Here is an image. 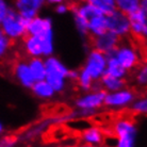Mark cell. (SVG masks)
<instances>
[{
	"mask_svg": "<svg viewBox=\"0 0 147 147\" xmlns=\"http://www.w3.org/2000/svg\"><path fill=\"white\" fill-rule=\"evenodd\" d=\"M113 147H136L139 129L132 117L121 116L116 118L112 124Z\"/></svg>",
	"mask_w": 147,
	"mask_h": 147,
	"instance_id": "cell-1",
	"label": "cell"
},
{
	"mask_svg": "<svg viewBox=\"0 0 147 147\" xmlns=\"http://www.w3.org/2000/svg\"><path fill=\"white\" fill-rule=\"evenodd\" d=\"M45 67H46V77L45 80L50 84L55 94H62L66 91L68 80L67 74L69 68L55 55H50L44 59Z\"/></svg>",
	"mask_w": 147,
	"mask_h": 147,
	"instance_id": "cell-2",
	"label": "cell"
},
{
	"mask_svg": "<svg viewBox=\"0 0 147 147\" xmlns=\"http://www.w3.org/2000/svg\"><path fill=\"white\" fill-rule=\"evenodd\" d=\"M113 55L129 74L134 71L143 61L140 49L126 38L121 40L119 45L113 51Z\"/></svg>",
	"mask_w": 147,
	"mask_h": 147,
	"instance_id": "cell-3",
	"label": "cell"
},
{
	"mask_svg": "<svg viewBox=\"0 0 147 147\" xmlns=\"http://www.w3.org/2000/svg\"><path fill=\"white\" fill-rule=\"evenodd\" d=\"M27 24L28 22L26 19L22 18L12 7L1 22L0 30L12 42L22 40L27 36Z\"/></svg>",
	"mask_w": 147,
	"mask_h": 147,
	"instance_id": "cell-4",
	"label": "cell"
},
{
	"mask_svg": "<svg viewBox=\"0 0 147 147\" xmlns=\"http://www.w3.org/2000/svg\"><path fill=\"white\" fill-rule=\"evenodd\" d=\"M106 67H107V55L102 52H99L98 50L90 48L85 57L82 69L96 82L105 76Z\"/></svg>",
	"mask_w": 147,
	"mask_h": 147,
	"instance_id": "cell-5",
	"label": "cell"
},
{
	"mask_svg": "<svg viewBox=\"0 0 147 147\" xmlns=\"http://www.w3.org/2000/svg\"><path fill=\"white\" fill-rule=\"evenodd\" d=\"M106 92L103 90H92L76 97L74 100V106L76 110L88 111L96 114L97 111L103 107Z\"/></svg>",
	"mask_w": 147,
	"mask_h": 147,
	"instance_id": "cell-6",
	"label": "cell"
},
{
	"mask_svg": "<svg viewBox=\"0 0 147 147\" xmlns=\"http://www.w3.org/2000/svg\"><path fill=\"white\" fill-rule=\"evenodd\" d=\"M138 94L132 88H126L118 90L116 92L106 93L103 107L111 109V110H123L130 107L133 100L136 98Z\"/></svg>",
	"mask_w": 147,
	"mask_h": 147,
	"instance_id": "cell-7",
	"label": "cell"
},
{
	"mask_svg": "<svg viewBox=\"0 0 147 147\" xmlns=\"http://www.w3.org/2000/svg\"><path fill=\"white\" fill-rule=\"evenodd\" d=\"M107 31H110L117 35L121 40L128 38L130 35V22L128 15L119 11H114L113 13L107 15Z\"/></svg>",
	"mask_w": 147,
	"mask_h": 147,
	"instance_id": "cell-8",
	"label": "cell"
},
{
	"mask_svg": "<svg viewBox=\"0 0 147 147\" xmlns=\"http://www.w3.org/2000/svg\"><path fill=\"white\" fill-rule=\"evenodd\" d=\"M130 22V35L139 40H145L147 36V9L139 7L128 15Z\"/></svg>",
	"mask_w": 147,
	"mask_h": 147,
	"instance_id": "cell-9",
	"label": "cell"
},
{
	"mask_svg": "<svg viewBox=\"0 0 147 147\" xmlns=\"http://www.w3.org/2000/svg\"><path fill=\"white\" fill-rule=\"evenodd\" d=\"M121 40L117 35L110 31H106L105 33L91 38V48L102 52L105 55H109L116 49Z\"/></svg>",
	"mask_w": 147,
	"mask_h": 147,
	"instance_id": "cell-10",
	"label": "cell"
},
{
	"mask_svg": "<svg viewBox=\"0 0 147 147\" xmlns=\"http://www.w3.org/2000/svg\"><path fill=\"white\" fill-rule=\"evenodd\" d=\"M13 77L19 84L22 85L24 88L30 90L34 84L33 76L31 74V70L29 68V64H28V60L25 59H19L14 63L13 68Z\"/></svg>",
	"mask_w": 147,
	"mask_h": 147,
	"instance_id": "cell-11",
	"label": "cell"
},
{
	"mask_svg": "<svg viewBox=\"0 0 147 147\" xmlns=\"http://www.w3.org/2000/svg\"><path fill=\"white\" fill-rule=\"evenodd\" d=\"M51 29H53V20L51 17L37 15L27 24V35L38 36Z\"/></svg>",
	"mask_w": 147,
	"mask_h": 147,
	"instance_id": "cell-12",
	"label": "cell"
},
{
	"mask_svg": "<svg viewBox=\"0 0 147 147\" xmlns=\"http://www.w3.org/2000/svg\"><path fill=\"white\" fill-rule=\"evenodd\" d=\"M106 133L98 126H90L82 130L80 134V140L82 144L92 145L95 147L102 146L105 143Z\"/></svg>",
	"mask_w": 147,
	"mask_h": 147,
	"instance_id": "cell-13",
	"label": "cell"
},
{
	"mask_svg": "<svg viewBox=\"0 0 147 147\" xmlns=\"http://www.w3.org/2000/svg\"><path fill=\"white\" fill-rule=\"evenodd\" d=\"M22 49L25 55L29 58H45L44 46L43 42L38 36H32V35H27L22 40Z\"/></svg>",
	"mask_w": 147,
	"mask_h": 147,
	"instance_id": "cell-14",
	"label": "cell"
},
{
	"mask_svg": "<svg viewBox=\"0 0 147 147\" xmlns=\"http://www.w3.org/2000/svg\"><path fill=\"white\" fill-rule=\"evenodd\" d=\"M12 7L27 22L34 18L40 13L34 7L32 0H13Z\"/></svg>",
	"mask_w": 147,
	"mask_h": 147,
	"instance_id": "cell-15",
	"label": "cell"
},
{
	"mask_svg": "<svg viewBox=\"0 0 147 147\" xmlns=\"http://www.w3.org/2000/svg\"><path fill=\"white\" fill-rule=\"evenodd\" d=\"M30 91L37 99L45 100V101L53 99L57 95L53 91V88L50 86V84L46 80L35 81L34 84L32 85V88H30Z\"/></svg>",
	"mask_w": 147,
	"mask_h": 147,
	"instance_id": "cell-16",
	"label": "cell"
},
{
	"mask_svg": "<svg viewBox=\"0 0 147 147\" xmlns=\"http://www.w3.org/2000/svg\"><path fill=\"white\" fill-rule=\"evenodd\" d=\"M106 55H107V67H106V74L105 75L126 80L127 77L129 76V73L118 63L117 60L114 58L113 52Z\"/></svg>",
	"mask_w": 147,
	"mask_h": 147,
	"instance_id": "cell-17",
	"label": "cell"
},
{
	"mask_svg": "<svg viewBox=\"0 0 147 147\" xmlns=\"http://www.w3.org/2000/svg\"><path fill=\"white\" fill-rule=\"evenodd\" d=\"M107 31V18L106 15L99 14L88 20V37H95Z\"/></svg>",
	"mask_w": 147,
	"mask_h": 147,
	"instance_id": "cell-18",
	"label": "cell"
},
{
	"mask_svg": "<svg viewBox=\"0 0 147 147\" xmlns=\"http://www.w3.org/2000/svg\"><path fill=\"white\" fill-rule=\"evenodd\" d=\"M99 84L101 90H103L106 93L116 92L118 90H121L127 86V81L125 79H118L114 78L108 75H105L99 80Z\"/></svg>",
	"mask_w": 147,
	"mask_h": 147,
	"instance_id": "cell-19",
	"label": "cell"
},
{
	"mask_svg": "<svg viewBox=\"0 0 147 147\" xmlns=\"http://www.w3.org/2000/svg\"><path fill=\"white\" fill-rule=\"evenodd\" d=\"M29 68L35 81L45 80L46 77V67L43 58H32L28 60Z\"/></svg>",
	"mask_w": 147,
	"mask_h": 147,
	"instance_id": "cell-20",
	"label": "cell"
},
{
	"mask_svg": "<svg viewBox=\"0 0 147 147\" xmlns=\"http://www.w3.org/2000/svg\"><path fill=\"white\" fill-rule=\"evenodd\" d=\"M86 2L95 7L103 15H109L116 11L115 0H85Z\"/></svg>",
	"mask_w": 147,
	"mask_h": 147,
	"instance_id": "cell-21",
	"label": "cell"
},
{
	"mask_svg": "<svg viewBox=\"0 0 147 147\" xmlns=\"http://www.w3.org/2000/svg\"><path fill=\"white\" fill-rule=\"evenodd\" d=\"M141 0H115L116 10L126 15H130L140 7Z\"/></svg>",
	"mask_w": 147,
	"mask_h": 147,
	"instance_id": "cell-22",
	"label": "cell"
},
{
	"mask_svg": "<svg viewBox=\"0 0 147 147\" xmlns=\"http://www.w3.org/2000/svg\"><path fill=\"white\" fill-rule=\"evenodd\" d=\"M76 82H77V85H78V88H79V90H80L82 93H86V92L92 91L93 85L95 83V81L93 80L92 78L90 77L82 68L79 69V76H78V79Z\"/></svg>",
	"mask_w": 147,
	"mask_h": 147,
	"instance_id": "cell-23",
	"label": "cell"
},
{
	"mask_svg": "<svg viewBox=\"0 0 147 147\" xmlns=\"http://www.w3.org/2000/svg\"><path fill=\"white\" fill-rule=\"evenodd\" d=\"M130 112L136 115H146L147 114V98L145 96H136L133 102L130 105Z\"/></svg>",
	"mask_w": 147,
	"mask_h": 147,
	"instance_id": "cell-24",
	"label": "cell"
},
{
	"mask_svg": "<svg viewBox=\"0 0 147 147\" xmlns=\"http://www.w3.org/2000/svg\"><path fill=\"white\" fill-rule=\"evenodd\" d=\"M73 15V19H74V24H75V27H76V30L78 31V33L82 38H86L88 37V19L82 17L80 15L75 14V13H71Z\"/></svg>",
	"mask_w": 147,
	"mask_h": 147,
	"instance_id": "cell-25",
	"label": "cell"
},
{
	"mask_svg": "<svg viewBox=\"0 0 147 147\" xmlns=\"http://www.w3.org/2000/svg\"><path fill=\"white\" fill-rule=\"evenodd\" d=\"M134 82L138 86L145 88L147 85V65L146 63L141 64L134 70Z\"/></svg>",
	"mask_w": 147,
	"mask_h": 147,
	"instance_id": "cell-26",
	"label": "cell"
},
{
	"mask_svg": "<svg viewBox=\"0 0 147 147\" xmlns=\"http://www.w3.org/2000/svg\"><path fill=\"white\" fill-rule=\"evenodd\" d=\"M13 42L0 30V60L7 57L9 51L11 50Z\"/></svg>",
	"mask_w": 147,
	"mask_h": 147,
	"instance_id": "cell-27",
	"label": "cell"
},
{
	"mask_svg": "<svg viewBox=\"0 0 147 147\" xmlns=\"http://www.w3.org/2000/svg\"><path fill=\"white\" fill-rule=\"evenodd\" d=\"M17 143L18 140L14 136H0V147H16Z\"/></svg>",
	"mask_w": 147,
	"mask_h": 147,
	"instance_id": "cell-28",
	"label": "cell"
},
{
	"mask_svg": "<svg viewBox=\"0 0 147 147\" xmlns=\"http://www.w3.org/2000/svg\"><path fill=\"white\" fill-rule=\"evenodd\" d=\"M11 9L12 4L9 0H0V25Z\"/></svg>",
	"mask_w": 147,
	"mask_h": 147,
	"instance_id": "cell-29",
	"label": "cell"
},
{
	"mask_svg": "<svg viewBox=\"0 0 147 147\" xmlns=\"http://www.w3.org/2000/svg\"><path fill=\"white\" fill-rule=\"evenodd\" d=\"M55 12L58 15H65L70 12V7L66 2H62V3L55 5Z\"/></svg>",
	"mask_w": 147,
	"mask_h": 147,
	"instance_id": "cell-30",
	"label": "cell"
},
{
	"mask_svg": "<svg viewBox=\"0 0 147 147\" xmlns=\"http://www.w3.org/2000/svg\"><path fill=\"white\" fill-rule=\"evenodd\" d=\"M79 76V69H69L67 74V80L71 82H76Z\"/></svg>",
	"mask_w": 147,
	"mask_h": 147,
	"instance_id": "cell-31",
	"label": "cell"
},
{
	"mask_svg": "<svg viewBox=\"0 0 147 147\" xmlns=\"http://www.w3.org/2000/svg\"><path fill=\"white\" fill-rule=\"evenodd\" d=\"M32 2H33L34 7H36V10L38 12L46 5V0H32Z\"/></svg>",
	"mask_w": 147,
	"mask_h": 147,
	"instance_id": "cell-32",
	"label": "cell"
},
{
	"mask_svg": "<svg viewBox=\"0 0 147 147\" xmlns=\"http://www.w3.org/2000/svg\"><path fill=\"white\" fill-rule=\"evenodd\" d=\"M62 2H65V0H46V4H50V5H57Z\"/></svg>",
	"mask_w": 147,
	"mask_h": 147,
	"instance_id": "cell-33",
	"label": "cell"
},
{
	"mask_svg": "<svg viewBox=\"0 0 147 147\" xmlns=\"http://www.w3.org/2000/svg\"><path fill=\"white\" fill-rule=\"evenodd\" d=\"M4 130H5V127H4L3 123L0 121V136H2V134H3Z\"/></svg>",
	"mask_w": 147,
	"mask_h": 147,
	"instance_id": "cell-34",
	"label": "cell"
},
{
	"mask_svg": "<svg viewBox=\"0 0 147 147\" xmlns=\"http://www.w3.org/2000/svg\"><path fill=\"white\" fill-rule=\"evenodd\" d=\"M69 147H95V146H92V145H86V144H81L79 146H69Z\"/></svg>",
	"mask_w": 147,
	"mask_h": 147,
	"instance_id": "cell-35",
	"label": "cell"
},
{
	"mask_svg": "<svg viewBox=\"0 0 147 147\" xmlns=\"http://www.w3.org/2000/svg\"><path fill=\"white\" fill-rule=\"evenodd\" d=\"M75 3H79V2H82V1H85V0H73Z\"/></svg>",
	"mask_w": 147,
	"mask_h": 147,
	"instance_id": "cell-36",
	"label": "cell"
},
{
	"mask_svg": "<svg viewBox=\"0 0 147 147\" xmlns=\"http://www.w3.org/2000/svg\"><path fill=\"white\" fill-rule=\"evenodd\" d=\"M100 147H111V146H108V145H102V146H100Z\"/></svg>",
	"mask_w": 147,
	"mask_h": 147,
	"instance_id": "cell-37",
	"label": "cell"
}]
</instances>
